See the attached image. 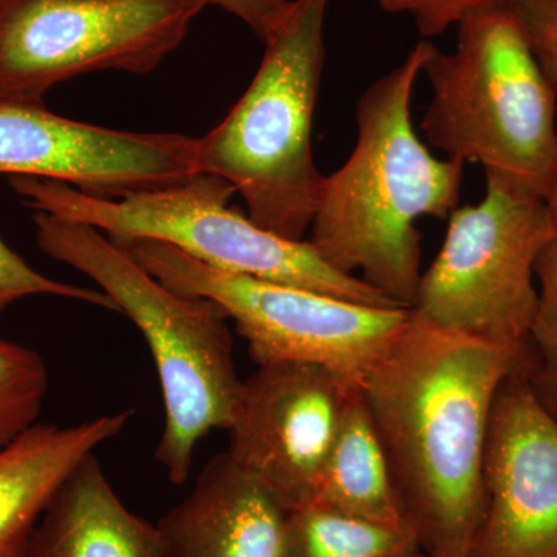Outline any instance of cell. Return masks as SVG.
Returning a JSON list of instances; mask_svg holds the SVG:
<instances>
[{"instance_id": "1", "label": "cell", "mask_w": 557, "mask_h": 557, "mask_svg": "<svg viewBox=\"0 0 557 557\" xmlns=\"http://www.w3.org/2000/svg\"><path fill=\"white\" fill-rule=\"evenodd\" d=\"M505 348L410 318L361 386L403 515L428 557H469L482 522L483 454Z\"/></svg>"}, {"instance_id": "2", "label": "cell", "mask_w": 557, "mask_h": 557, "mask_svg": "<svg viewBox=\"0 0 557 557\" xmlns=\"http://www.w3.org/2000/svg\"><path fill=\"white\" fill-rule=\"evenodd\" d=\"M431 47L421 40L357 102V143L327 175L310 245L327 265L362 281L410 310L421 274L423 218L449 219L458 208L465 164L438 159L418 137L412 97ZM358 277V276H357Z\"/></svg>"}, {"instance_id": "3", "label": "cell", "mask_w": 557, "mask_h": 557, "mask_svg": "<svg viewBox=\"0 0 557 557\" xmlns=\"http://www.w3.org/2000/svg\"><path fill=\"white\" fill-rule=\"evenodd\" d=\"M33 220L39 248L94 281L148 343L164 405L156 458L183 485L201 440L228 429L244 386L228 314L168 287L101 231L39 211Z\"/></svg>"}, {"instance_id": "4", "label": "cell", "mask_w": 557, "mask_h": 557, "mask_svg": "<svg viewBox=\"0 0 557 557\" xmlns=\"http://www.w3.org/2000/svg\"><path fill=\"white\" fill-rule=\"evenodd\" d=\"M456 27V50L431 44L421 70L432 90L424 138L445 159L544 197L557 163V94L518 9L486 7Z\"/></svg>"}, {"instance_id": "5", "label": "cell", "mask_w": 557, "mask_h": 557, "mask_svg": "<svg viewBox=\"0 0 557 557\" xmlns=\"http://www.w3.org/2000/svg\"><path fill=\"white\" fill-rule=\"evenodd\" d=\"M330 0H292L255 78L225 120L197 138L200 172L226 180L260 228L304 240L325 175L313 156V120L325 62Z\"/></svg>"}, {"instance_id": "6", "label": "cell", "mask_w": 557, "mask_h": 557, "mask_svg": "<svg viewBox=\"0 0 557 557\" xmlns=\"http://www.w3.org/2000/svg\"><path fill=\"white\" fill-rule=\"evenodd\" d=\"M10 186L35 211L89 225L119 245L160 242L212 269L366 306L401 307L361 277L332 269L309 240L278 237L228 208L237 193L218 175L199 172L177 185L120 200L90 196L54 180L22 175L10 177Z\"/></svg>"}, {"instance_id": "7", "label": "cell", "mask_w": 557, "mask_h": 557, "mask_svg": "<svg viewBox=\"0 0 557 557\" xmlns=\"http://www.w3.org/2000/svg\"><path fill=\"white\" fill-rule=\"evenodd\" d=\"M448 222L410 311L522 357L537 310V260L557 242L544 197L486 177L483 200L454 209Z\"/></svg>"}, {"instance_id": "8", "label": "cell", "mask_w": 557, "mask_h": 557, "mask_svg": "<svg viewBox=\"0 0 557 557\" xmlns=\"http://www.w3.org/2000/svg\"><path fill=\"white\" fill-rule=\"evenodd\" d=\"M175 292L218 304L258 366L302 362L361 388L409 322L405 307H372L205 265L153 240L121 245Z\"/></svg>"}, {"instance_id": "9", "label": "cell", "mask_w": 557, "mask_h": 557, "mask_svg": "<svg viewBox=\"0 0 557 557\" xmlns=\"http://www.w3.org/2000/svg\"><path fill=\"white\" fill-rule=\"evenodd\" d=\"M207 0H3L0 101H44L64 81L146 75L177 49Z\"/></svg>"}, {"instance_id": "10", "label": "cell", "mask_w": 557, "mask_h": 557, "mask_svg": "<svg viewBox=\"0 0 557 557\" xmlns=\"http://www.w3.org/2000/svg\"><path fill=\"white\" fill-rule=\"evenodd\" d=\"M197 138L64 119L44 101H0V174L38 177L120 200L199 174Z\"/></svg>"}, {"instance_id": "11", "label": "cell", "mask_w": 557, "mask_h": 557, "mask_svg": "<svg viewBox=\"0 0 557 557\" xmlns=\"http://www.w3.org/2000/svg\"><path fill=\"white\" fill-rule=\"evenodd\" d=\"M357 392L318 366H259L242 386L226 453L285 511L307 507Z\"/></svg>"}, {"instance_id": "12", "label": "cell", "mask_w": 557, "mask_h": 557, "mask_svg": "<svg viewBox=\"0 0 557 557\" xmlns=\"http://www.w3.org/2000/svg\"><path fill=\"white\" fill-rule=\"evenodd\" d=\"M482 475L485 504L469 557H557V421L519 362L494 399Z\"/></svg>"}, {"instance_id": "13", "label": "cell", "mask_w": 557, "mask_h": 557, "mask_svg": "<svg viewBox=\"0 0 557 557\" xmlns=\"http://www.w3.org/2000/svg\"><path fill=\"white\" fill-rule=\"evenodd\" d=\"M157 527L164 557H284L287 511L225 450Z\"/></svg>"}, {"instance_id": "14", "label": "cell", "mask_w": 557, "mask_h": 557, "mask_svg": "<svg viewBox=\"0 0 557 557\" xmlns=\"http://www.w3.org/2000/svg\"><path fill=\"white\" fill-rule=\"evenodd\" d=\"M134 409L81 423H36L0 448V555L27 552L58 491L95 450L119 437Z\"/></svg>"}, {"instance_id": "15", "label": "cell", "mask_w": 557, "mask_h": 557, "mask_svg": "<svg viewBox=\"0 0 557 557\" xmlns=\"http://www.w3.org/2000/svg\"><path fill=\"white\" fill-rule=\"evenodd\" d=\"M27 557H164V549L159 527L123 504L91 454L44 512Z\"/></svg>"}, {"instance_id": "16", "label": "cell", "mask_w": 557, "mask_h": 557, "mask_svg": "<svg viewBox=\"0 0 557 557\" xmlns=\"http://www.w3.org/2000/svg\"><path fill=\"white\" fill-rule=\"evenodd\" d=\"M307 507L333 509L386 527L410 528L361 388L347 405Z\"/></svg>"}, {"instance_id": "17", "label": "cell", "mask_w": 557, "mask_h": 557, "mask_svg": "<svg viewBox=\"0 0 557 557\" xmlns=\"http://www.w3.org/2000/svg\"><path fill=\"white\" fill-rule=\"evenodd\" d=\"M410 528H395L321 507L287 512L284 557H420Z\"/></svg>"}, {"instance_id": "18", "label": "cell", "mask_w": 557, "mask_h": 557, "mask_svg": "<svg viewBox=\"0 0 557 557\" xmlns=\"http://www.w3.org/2000/svg\"><path fill=\"white\" fill-rule=\"evenodd\" d=\"M536 278L537 310L519 368L539 405L557 421V242L539 258Z\"/></svg>"}, {"instance_id": "19", "label": "cell", "mask_w": 557, "mask_h": 557, "mask_svg": "<svg viewBox=\"0 0 557 557\" xmlns=\"http://www.w3.org/2000/svg\"><path fill=\"white\" fill-rule=\"evenodd\" d=\"M49 383L35 348L0 338V448L38 423Z\"/></svg>"}, {"instance_id": "20", "label": "cell", "mask_w": 557, "mask_h": 557, "mask_svg": "<svg viewBox=\"0 0 557 557\" xmlns=\"http://www.w3.org/2000/svg\"><path fill=\"white\" fill-rule=\"evenodd\" d=\"M32 296H57L119 311L113 300L97 289L76 287L44 276L21 258L0 234V321L14 304Z\"/></svg>"}, {"instance_id": "21", "label": "cell", "mask_w": 557, "mask_h": 557, "mask_svg": "<svg viewBox=\"0 0 557 557\" xmlns=\"http://www.w3.org/2000/svg\"><path fill=\"white\" fill-rule=\"evenodd\" d=\"M384 13L412 17L421 36L435 38L456 27L472 11L516 3V0H373Z\"/></svg>"}, {"instance_id": "22", "label": "cell", "mask_w": 557, "mask_h": 557, "mask_svg": "<svg viewBox=\"0 0 557 557\" xmlns=\"http://www.w3.org/2000/svg\"><path fill=\"white\" fill-rule=\"evenodd\" d=\"M531 49L557 94V0H516Z\"/></svg>"}, {"instance_id": "23", "label": "cell", "mask_w": 557, "mask_h": 557, "mask_svg": "<svg viewBox=\"0 0 557 557\" xmlns=\"http://www.w3.org/2000/svg\"><path fill=\"white\" fill-rule=\"evenodd\" d=\"M289 2L292 0H207V3L239 17L262 42L276 30Z\"/></svg>"}, {"instance_id": "24", "label": "cell", "mask_w": 557, "mask_h": 557, "mask_svg": "<svg viewBox=\"0 0 557 557\" xmlns=\"http://www.w3.org/2000/svg\"><path fill=\"white\" fill-rule=\"evenodd\" d=\"M545 203H547L549 215H552L553 223H555V228L557 233V163L555 174H553L552 182H549V186L547 193L544 196Z\"/></svg>"}, {"instance_id": "25", "label": "cell", "mask_w": 557, "mask_h": 557, "mask_svg": "<svg viewBox=\"0 0 557 557\" xmlns=\"http://www.w3.org/2000/svg\"><path fill=\"white\" fill-rule=\"evenodd\" d=\"M0 557H27V552L13 553V555H0Z\"/></svg>"}, {"instance_id": "26", "label": "cell", "mask_w": 557, "mask_h": 557, "mask_svg": "<svg viewBox=\"0 0 557 557\" xmlns=\"http://www.w3.org/2000/svg\"><path fill=\"white\" fill-rule=\"evenodd\" d=\"M420 557H428L426 555L420 556Z\"/></svg>"}, {"instance_id": "27", "label": "cell", "mask_w": 557, "mask_h": 557, "mask_svg": "<svg viewBox=\"0 0 557 557\" xmlns=\"http://www.w3.org/2000/svg\"><path fill=\"white\" fill-rule=\"evenodd\" d=\"M0 2H3V0H0Z\"/></svg>"}]
</instances>
